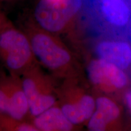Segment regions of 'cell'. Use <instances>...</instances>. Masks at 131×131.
I'll return each mask as SVG.
<instances>
[{"label": "cell", "mask_w": 131, "mask_h": 131, "mask_svg": "<svg viewBox=\"0 0 131 131\" xmlns=\"http://www.w3.org/2000/svg\"><path fill=\"white\" fill-rule=\"evenodd\" d=\"M0 60L15 77L22 75L36 61L27 35L3 21L0 28Z\"/></svg>", "instance_id": "obj_1"}, {"label": "cell", "mask_w": 131, "mask_h": 131, "mask_svg": "<svg viewBox=\"0 0 131 131\" xmlns=\"http://www.w3.org/2000/svg\"><path fill=\"white\" fill-rule=\"evenodd\" d=\"M27 36L36 61L56 76L68 78L72 56L66 46L41 29L32 30Z\"/></svg>", "instance_id": "obj_2"}, {"label": "cell", "mask_w": 131, "mask_h": 131, "mask_svg": "<svg viewBox=\"0 0 131 131\" xmlns=\"http://www.w3.org/2000/svg\"><path fill=\"white\" fill-rule=\"evenodd\" d=\"M35 64L25 72L21 79V86L29 104L33 117L56 105L58 101V91L52 80Z\"/></svg>", "instance_id": "obj_3"}, {"label": "cell", "mask_w": 131, "mask_h": 131, "mask_svg": "<svg viewBox=\"0 0 131 131\" xmlns=\"http://www.w3.org/2000/svg\"><path fill=\"white\" fill-rule=\"evenodd\" d=\"M81 6V0H40L34 16L40 28L51 34L64 31Z\"/></svg>", "instance_id": "obj_4"}, {"label": "cell", "mask_w": 131, "mask_h": 131, "mask_svg": "<svg viewBox=\"0 0 131 131\" xmlns=\"http://www.w3.org/2000/svg\"><path fill=\"white\" fill-rule=\"evenodd\" d=\"M88 72L91 81L97 86L121 88L126 84V77L122 69L101 59L92 61Z\"/></svg>", "instance_id": "obj_5"}, {"label": "cell", "mask_w": 131, "mask_h": 131, "mask_svg": "<svg viewBox=\"0 0 131 131\" xmlns=\"http://www.w3.org/2000/svg\"><path fill=\"white\" fill-rule=\"evenodd\" d=\"M60 107L69 120L77 125L89 120L95 110V100L89 95H84L76 100L58 92Z\"/></svg>", "instance_id": "obj_6"}, {"label": "cell", "mask_w": 131, "mask_h": 131, "mask_svg": "<svg viewBox=\"0 0 131 131\" xmlns=\"http://www.w3.org/2000/svg\"><path fill=\"white\" fill-rule=\"evenodd\" d=\"M98 58L101 59L122 69L131 63V48L124 42L103 41L96 47Z\"/></svg>", "instance_id": "obj_7"}, {"label": "cell", "mask_w": 131, "mask_h": 131, "mask_svg": "<svg viewBox=\"0 0 131 131\" xmlns=\"http://www.w3.org/2000/svg\"><path fill=\"white\" fill-rule=\"evenodd\" d=\"M95 110L88 122V129L92 131L105 130L108 124L117 118L119 110L114 101L105 96L95 100Z\"/></svg>", "instance_id": "obj_8"}, {"label": "cell", "mask_w": 131, "mask_h": 131, "mask_svg": "<svg viewBox=\"0 0 131 131\" xmlns=\"http://www.w3.org/2000/svg\"><path fill=\"white\" fill-rule=\"evenodd\" d=\"M32 123L38 131H69L74 127L57 104L34 117Z\"/></svg>", "instance_id": "obj_9"}, {"label": "cell", "mask_w": 131, "mask_h": 131, "mask_svg": "<svg viewBox=\"0 0 131 131\" xmlns=\"http://www.w3.org/2000/svg\"><path fill=\"white\" fill-rule=\"evenodd\" d=\"M101 12L109 23L122 26L127 23L130 10L124 0H100Z\"/></svg>", "instance_id": "obj_10"}, {"label": "cell", "mask_w": 131, "mask_h": 131, "mask_svg": "<svg viewBox=\"0 0 131 131\" xmlns=\"http://www.w3.org/2000/svg\"><path fill=\"white\" fill-rule=\"evenodd\" d=\"M29 114H30L28 100L23 89L21 80L18 77L10 97L7 114L6 117L12 120L20 122L23 121Z\"/></svg>", "instance_id": "obj_11"}, {"label": "cell", "mask_w": 131, "mask_h": 131, "mask_svg": "<svg viewBox=\"0 0 131 131\" xmlns=\"http://www.w3.org/2000/svg\"><path fill=\"white\" fill-rule=\"evenodd\" d=\"M19 77H11L0 80V116H6L12 90Z\"/></svg>", "instance_id": "obj_12"}, {"label": "cell", "mask_w": 131, "mask_h": 131, "mask_svg": "<svg viewBox=\"0 0 131 131\" xmlns=\"http://www.w3.org/2000/svg\"><path fill=\"white\" fill-rule=\"evenodd\" d=\"M126 102L127 105H128L129 109L131 111V92L128 93L126 95Z\"/></svg>", "instance_id": "obj_13"}, {"label": "cell", "mask_w": 131, "mask_h": 131, "mask_svg": "<svg viewBox=\"0 0 131 131\" xmlns=\"http://www.w3.org/2000/svg\"><path fill=\"white\" fill-rule=\"evenodd\" d=\"M3 23V20L0 18V28H1V24Z\"/></svg>", "instance_id": "obj_14"}, {"label": "cell", "mask_w": 131, "mask_h": 131, "mask_svg": "<svg viewBox=\"0 0 131 131\" xmlns=\"http://www.w3.org/2000/svg\"><path fill=\"white\" fill-rule=\"evenodd\" d=\"M0 130H2V128H1V125H0Z\"/></svg>", "instance_id": "obj_15"}]
</instances>
